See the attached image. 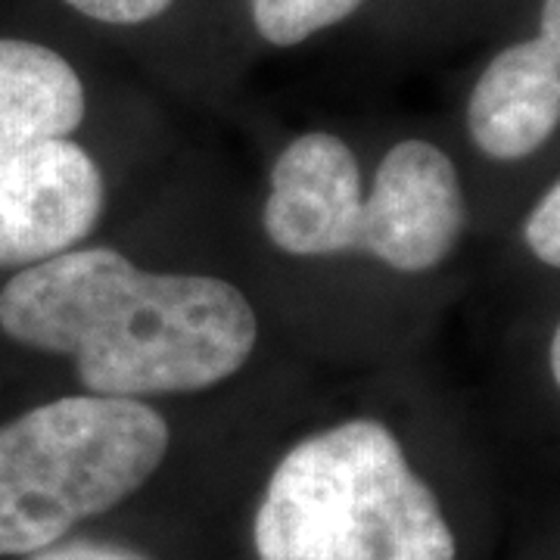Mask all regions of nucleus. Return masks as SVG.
Returning a JSON list of instances; mask_svg holds the SVG:
<instances>
[{
    "instance_id": "nucleus-1",
    "label": "nucleus",
    "mask_w": 560,
    "mask_h": 560,
    "mask_svg": "<svg viewBox=\"0 0 560 560\" xmlns=\"http://www.w3.org/2000/svg\"><path fill=\"white\" fill-rule=\"evenodd\" d=\"M0 330L75 364L91 396L197 393L253 355L259 320L234 283L143 271L116 249H66L0 290Z\"/></svg>"
},
{
    "instance_id": "nucleus-2",
    "label": "nucleus",
    "mask_w": 560,
    "mask_h": 560,
    "mask_svg": "<svg viewBox=\"0 0 560 560\" xmlns=\"http://www.w3.org/2000/svg\"><path fill=\"white\" fill-rule=\"evenodd\" d=\"M259 560H455L433 489L377 420H346L296 442L265 486Z\"/></svg>"
},
{
    "instance_id": "nucleus-3",
    "label": "nucleus",
    "mask_w": 560,
    "mask_h": 560,
    "mask_svg": "<svg viewBox=\"0 0 560 560\" xmlns=\"http://www.w3.org/2000/svg\"><path fill=\"white\" fill-rule=\"evenodd\" d=\"M140 399L69 396L0 427V558L35 555L135 495L168 455Z\"/></svg>"
},
{
    "instance_id": "nucleus-4",
    "label": "nucleus",
    "mask_w": 560,
    "mask_h": 560,
    "mask_svg": "<svg viewBox=\"0 0 560 560\" xmlns=\"http://www.w3.org/2000/svg\"><path fill=\"white\" fill-rule=\"evenodd\" d=\"M84 84L57 50L0 38V265H35L81 243L103 212V175L72 140Z\"/></svg>"
},
{
    "instance_id": "nucleus-5",
    "label": "nucleus",
    "mask_w": 560,
    "mask_h": 560,
    "mask_svg": "<svg viewBox=\"0 0 560 560\" xmlns=\"http://www.w3.org/2000/svg\"><path fill=\"white\" fill-rule=\"evenodd\" d=\"M464 215L455 162L427 140H401L383 156L364 197L359 249L396 271L420 275L455 249Z\"/></svg>"
},
{
    "instance_id": "nucleus-6",
    "label": "nucleus",
    "mask_w": 560,
    "mask_h": 560,
    "mask_svg": "<svg viewBox=\"0 0 560 560\" xmlns=\"http://www.w3.org/2000/svg\"><path fill=\"white\" fill-rule=\"evenodd\" d=\"M361 206L355 153L346 140L312 131L293 140L275 162L261 224L287 256H337L359 249Z\"/></svg>"
},
{
    "instance_id": "nucleus-7",
    "label": "nucleus",
    "mask_w": 560,
    "mask_h": 560,
    "mask_svg": "<svg viewBox=\"0 0 560 560\" xmlns=\"http://www.w3.org/2000/svg\"><path fill=\"white\" fill-rule=\"evenodd\" d=\"M560 125V79L539 44L504 47L486 66L467 103V131L489 160L514 162L536 153Z\"/></svg>"
},
{
    "instance_id": "nucleus-8",
    "label": "nucleus",
    "mask_w": 560,
    "mask_h": 560,
    "mask_svg": "<svg viewBox=\"0 0 560 560\" xmlns=\"http://www.w3.org/2000/svg\"><path fill=\"white\" fill-rule=\"evenodd\" d=\"M364 0H249L253 25L261 38L293 47L352 16Z\"/></svg>"
},
{
    "instance_id": "nucleus-9",
    "label": "nucleus",
    "mask_w": 560,
    "mask_h": 560,
    "mask_svg": "<svg viewBox=\"0 0 560 560\" xmlns=\"http://www.w3.org/2000/svg\"><path fill=\"white\" fill-rule=\"evenodd\" d=\"M523 237L536 259L551 268H560V180L529 212Z\"/></svg>"
},
{
    "instance_id": "nucleus-10",
    "label": "nucleus",
    "mask_w": 560,
    "mask_h": 560,
    "mask_svg": "<svg viewBox=\"0 0 560 560\" xmlns=\"http://www.w3.org/2000/svg\"><path fill=\"white\" fill-rule=\"evenodd\" d=\"M88 20L106 25H140L162 16L175 0H66Z\"/></svg>"
},
{
    "instance_id": "nucleus-11",
    "label": "nucleus",
    "mask_w": 560,
    "mask_h": 560,
    "mask_svg": "<svg viewBox=\"0 0 560 560\" xmlns=\"http://www.w3.org/2000/svg\"><path fill=\"white\" fill-rule=\"evenodd\" d=\"M32 560H150L138 551H125L116 545H97V541H57L50 548H40Z\"/></svg>"
},
{
    "instance_id": "nucleus-12",
    "label": "nucleus",
    "mask_w": 560,
    "mask_h": 560,
    "mask_svg": "<svg viewBox=\"0 0 560 560\" xmlns=\"http://www.w3.org/2000/svg\"><path fill=\"white\" fill-rule=\"evenodd\" d=\"M541 57L548 60V66L558 72L560 79V0H545L541 7V28H539Z\"/></svg>"
},
{
    "instance_id": "nucleus-13",
    "label": "nucleus",
    "mask_w": 560,
    "mask_h": 560,
    "mask_svg": "<svg viewBox=\"0 0 560 560\" xmlns=\"http://www.w3.org/2000/svg\"><path fill=\"white\" fill-rule=\"evenodd\" d=\"M551 374H555V383L560 386V324L555 330V340H551Z\"/></svg>"
}]
</instances>
